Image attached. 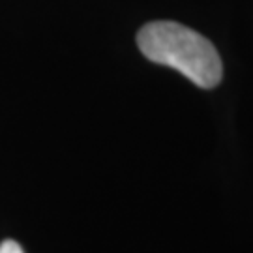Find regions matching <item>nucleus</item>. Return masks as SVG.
Segmentation results:
<instances>
[{
  "label": "nucleus",
  "instance_id": "f03ea898",
  "mask_svg": "<svg viewBox=\"0 0 253 253\" xmlns=\"http://www.w3.org/2000/svg\"><path fill=\"white\" fill-rule=\"evenodd\" d=\"M0 253H25L15 240H4L0 244Z\"/></svg>",
  "mask_w": 253,
  "mask_h": 253
},
{
  "label": "nucleus",
  "instance_id": "f257e3e1",
  "mask_svg": "<svg viewBox=\"0 0 253 253\" xmlns=\"http://www.w3.org/2000/svg\"><path fill=\"white\" fill-rule=\"evenodd\" d=\"M137 45L150 62L174 68L201 88H214L221 81L223 64L216 47L180 23H148L139 30Z\"/></svg>",
  "mask_w": 253,
  "mask_h": 253
}]
</instances>
